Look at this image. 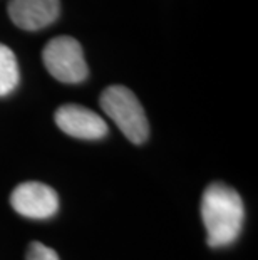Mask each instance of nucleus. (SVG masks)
I'll return each instance as SVG.
<instances>
[{
  "instance_id": "f257e3e1",
  "label": "nucleus",
  "mask_w": 258,
  "mask_h": 260,
  "mask_svg": "<svg viewBox=\"0 0 258 260\" xmlns=\"http://www.w3.org/2000/svg\"><path fill=\"white\" fill-rule=\"evenodd\" d=\"M201 218L206 229L210 247H227L238 239L245 220L241 197L232 186L219 183L208 185L201 197Z\"/></svg>"
},
{
  "instance_id": "f03ea898",
  "label": "nucleus",
  "mask_w": 258,
  "mask_h": 260,
  "mask_svg": "<svg viewBox=\"0 0 258 260\" xmlns=\"http://www.w3.org/2000/svg\"><path fill=\"white\" fill-rule=\"evenodd\" d=\"M99 104L123 135L134 145H141L150 136L146 113L136 94L126 86L114 84L102 91Z\"/></svg>"
},
{
  "instance_id": "7ed1b4c3",
  "label": "nucleus",
  "mask_w": 258,
  "mask_h": 260,
  "mask_svg": "<svg viewBox=\"0 0 258 260\" xmlns=\"http://www.w3.org/2000/svg\"><path fill=\"white\" fill-rule=\"evenodd\" d=\"M42 60L49 74L65 84H79L89 76L81 44L69 36H60L47 42Z\"/></svg>"
},
{
  "instance_id": "20e7f679",
  "label": "nucleus",
  "mask_w": 258,
  "mask_h": 260,
  "mask_svg": "<svg viewBox=\"0 0 258 260\" xmlns=\"http://www.w3.org/2000/svg\"><path fill=\"white\" fill-rule=\"evenodd\" d=\"M10 205L22 217L46 220L57 213L59 197L54 188L39 181H25L15 186L10 195Z\"/></svg>"
},
{
  "instance_id": "39448f33",
  "label": "nucleus",
  "mask_w": 258,
  "mask_h": 260,
  "mask_svg": "<svg viewBox=\"0 0 258 260\" xmlns=\"http://www.w3.org/2000/svg\"><path fill=\"white\" fill-rule=\"evenodd\" d=\"M56 124L65 135L79 140H101L107 135V124L99 114L79 104L60 106L54 114Z\"/></svg>"
},
{
  "instance_id": "423d86ee",
  "label": "nucleus",
  "mask_w": 258,
  "mask_h": 260,
  "mask_svg": "<svg viewBox=\"0 0 258 260\" xmlns=\"http://www.w3.org/2000/svg\"><path fill=\"white\" fill-rule=\"evenodd\" d=\"M7 12L20 29L41 30L57 20L60 0H10Z\"/></svg>"
},
{
  "instance_id": "0eeeda50",
  "label": "nucleus",
  "mask_w": 258,
  "mask_h": 260,
  "mask_svg": "<svg viewBox=\"0 0 258 260\" xmlns=\"http://www.w3.org/2000/svg\"><path fill=\"white\" fill-rule=\"evenodd\" d=\"M20 82V71L14 51L0 44V98L9 96Z\"/></svg>"
},
{
  "instance_id": "6e6552de",
  "label": "nucleus",
  "mask_w": 258,
  "mask_h": 260,
  "mask_svg": "<svg viewBox=\"0 0 258 260\" xmlns=\"http://www.w3.org/2000/svg\"><path fill=\"white\" fill-rule=\"evenodd\" d=\"M25 260H59V255L54 248L44 245L41 242H32L27 248Z\"/></svg>"
}]
</instances>
